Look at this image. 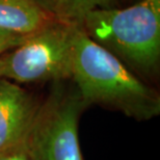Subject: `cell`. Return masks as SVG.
Segmentation results:
<instances>
[{"label": "cell", "instance_id": "obj_9", "mask_svg": "<svg viewBox=\"0 0 160 160\" xmlns=\"http://www.w3.org/2000/svg\"><path fill=\"white\" fill-rule=\"evenodd\" d=\"M0 160H30L26 146L21 145L0 155Z\"/></svg>", "mask_w": 160, "mask_h": 160}, {"label": "cell", "instance_id": "obj_4", "mask_svg": "<svg viewBox=\"0 0 160 160\" xmlns=\"http://www.w3.org/2000/svg\"><path fill=\"white\" fill-rule=\"evenodd\" d=\"M88 105L78 91L54 86L38 107L25 142L30 160H83L78 124Z\"/></svg>", "mask_w": 160, "mask_h": 160}, {"label": "cell", "instance_id": "obj_1", "mask_svg": "<svg viewBox=\"0 0 160 160\" xmlns=\"http://www.w3.org/2000/svg\"><path fill=\"white\" fill-rule=\"evenodd\" d=\"M80 97L136 121L160 114L158 92L143 83L109 51L78 29L73 49L72 77Z\"/></svg>", "mask_w": 160, "mask_h": 160}, {"label": "cell", "instance_id": "obj_5", "mask_svg": "<svg viewBox=\"0 0 160 160\" xmlns=\"http://www.w3.org/2000/svg\"><path fill=\"white\" fill-rule=\"evenodd\" d=\"M38 107L23 88L0 79V155L24 145Z\"/></svg>", "mask_w": 160, "mask_h": 160}, {"label": "cell", "instance_id": "obj_6", "mask_svg": "<svg viewBox=\"0 0 160 160\" xmlns=\"http://www.w3.org/2000/svg\"><path fill=\"white\" fill-rule=\"evenodd\" d=\"M55 20L32 0H0V29L30 34Z\"/></svg>", "mask_w": 160, "mask_h": 160}, {"label": "cell", "instance_id": "obj_3", "mask_svg": "<svg viewBox=\"0 0 160 160\" xmlns=\"http://www.w3.org/2000/svg\"><path fill=\"white\" fill-rule=\"evenodd\" d=\"M79 27L54 21L0 56V79L15 83L63 81L72 77Z\"/></svg>", "mask_w": 160, "mask_h": 160}, {"label": "cell", "instance_id": "obj_8", "mask_svg": "<svg viewBox=\"0 0 160 160\" xmlns=\"http://www.w3.org/2000/svg\"><path fill=\"white\" fill-rule=\"evenodd\" d=\"M28 36L29 34H22L0 29V56L22 44Z\"/></svg>", "mask_w": 160, "mask_h": 160}, {"label": "cell", "instance_id": "obj_7", "mask_svg": "<svg viewBox=\"0 0 160 160\" xmlns=\"http://www.w3.org/2000/svg\"><path fill=\"white\" fill-rule=\"evenodd\" d=\"M54 20L81 27L86 15L98 8H112L114 0H32Z\"/></svg>", "mask_w": 160, "mask_h": 160}, {"label": "cell", "instance_id": "obj_2", "mask_svg": "<svg viewBox=\"0 0 160 160\" xmlns=\"http://www.w3.org/2000/svg\"><path fill=\"white\" fill-rule=\"evenodd\" d=\"M81 30L128 69L154 76L160 62V0H140L125 8H98Z\"/></svg>", "mask_w": 160, "mask_h": 160}]
</instances>
